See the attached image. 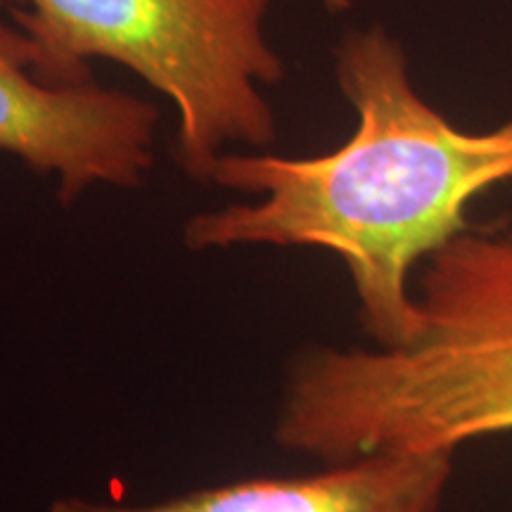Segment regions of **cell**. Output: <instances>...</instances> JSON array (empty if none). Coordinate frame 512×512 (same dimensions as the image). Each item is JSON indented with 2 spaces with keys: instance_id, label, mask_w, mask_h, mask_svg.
<instances>
[{
  "instance_id": "6da1fadb",
  "label": "cell",
  "mask_w": 512,
  "mask_h": 512,
  "mask_svg": "<svg viewBox=\"0 0 512 512\" xmlns=\"http://www.w3.org/2000/svg\"><path fill=\"white\" fill-rule=\"evenodd\" d=\"M337 81L358 126L318 157L221 155L211 181L256 195L192 216V252L249 245L320 247L344 261L361 318L380 347L418 332L408 275L470 230L465 209L479 192L512 181V121L467 133L420 98L406 57L382 29L349 34Z\"/></svg>"
},
{
  "instance_id": "7a4b0ae2",
  "label": "cell",
  "mask_w": 512,
  "mask_h": 512,
  "mask_svg": "<svg viewBox=\"0 0 512 512\" xmlns=\"http://www.w3.org/2000/svg\"><path fill=\"white\" fill-rule=\"evenodd\" d=\"M415 304L401 347L306 351L275 444L335 465L512 432V233L465 230L427 256Z\"/></svg>"
},
{
  "instance_id": "5b68a950",
  "label": "cell",
  "mask_w": 512,
  "mask_h": 512,
  "mask_svg": "<svg viewBox=\"0 0 512 512\" xmlns=\"http://www.w3.org/2000/svg\"><path fill=\"white\" fill-rule=\"evenodd\" d=\"M453 448L375 453L304 477H252L145 505L57 498L50 512H437Z\"/></svg>"
},
{
  "instance_id": "277c9868",
  "label": "cell",
  "mask_w": 512,
  "mask_h": 512,
  "mask_svg": "<svg viewBox=\"0 0 512 512\" xmlns=\"http://www.w3.org/2000/svg\"><path fill=\"white\" fill-rule=\"evenodd\" d=\"M24 31L0 22V152L55 174L60 200L98 183L133 188L152 169L157 107L93 81H41Z\"/></svg>"
},
{
  "instance_id": "8992f818",
  "label": "cell",
  "mask_w": 512,
  "mask_h": 512,
  "mask_svg": "<svg viewBox=\"0 0 512 512\" xmlns=\"http://www.w3.org/2000/svg\"><path fill=\"white\" fill-rule=\"evenodd\" d=\"M328 10H344L349 8V0H320Z\"/></svg>"
},
{
  "instance_id": "3957f363",
  "label": "cell",
  "mask_w": 512,
  "mask_h": 512,
  "mask_svg": "<svg viewBox=\"0 0 512 512\" xmlns=\"http://www.w3.org/2000/svg\"><path fill=\"white\" fill-rule=\"evenodd\" d=\"M34 46L46 83L91 79L86 60L133 69L178 110V162L211 181L230 143H273L275 121L259 86L283 79L264 36L268 0H0Z\"/></svg>"
}]
</instances>
